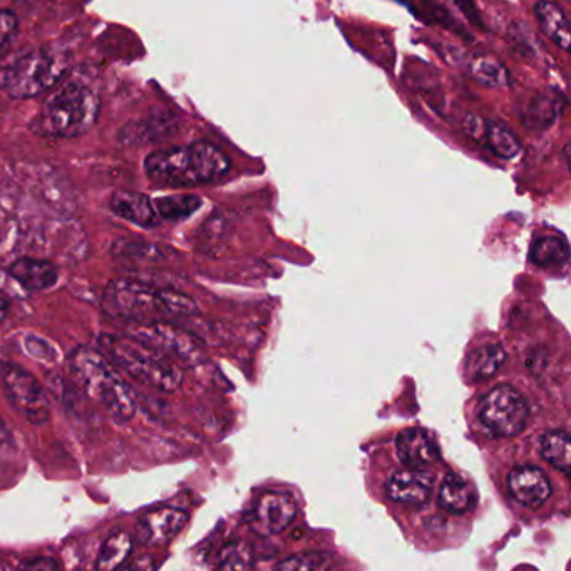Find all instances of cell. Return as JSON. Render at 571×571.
<instances>
[{
	"mask_svg": "<svg viewBox=\"0 0 571 571\" xmlns=\"http://www.w3.org/2000/svg\"><path fill=\"white\" fill-rule=\"evenodd\" d=\"M103 309L109 317L133 324L166 322L170 317L198 314V305L188 295L128 278L108 283L103 294Z\"/></svg>",
	"mask_w": 571,
	"mask_h": 571,
	"instance_id": "obj_1",
	"label": "cell"
},
{
	"mask_svg": "<svg viewBox=\"0 0 571 571\" xmlns=\"http://www.w3.org/2000/svg\"><path fill=\"white\" fill-rule=\"evenodd\" d=\"M146 176L165 188H188L220 180L230 170V160L220 148L208 141L153 151L146 156Z\"/></svg>",
	"mask_w": 571,
	"mask_h": 571,
	"instance_id": "obj_2",
	"label": "cell"
},
{
	"mask_svg": "<svg viewBox=\"0 0 571 571\" xmlns=\"http://www.w3.org/2000/svg\"><path fill=\"white\" fill-rule=\"evenodd\" d=\"M101 96L83 79H64L52 89L34 119V129L51 138H78L98 123Z\"/></svg>",
	"mask_w": 571,
	"mask_h": 571,
	"instance_id": "obj_3",
	"label": "cell"
},
{
	"mask_svg": "<svg viewBox=\"0 0 571 571\" xmlns=\"http://www.w3.org/2000/svg\"><path fill=\"white\" fill-rule=\"evenodd\" d=\"M69 369L86 394L116 421H129L138 411L133 387L99 350L78 347L69 355Z\"/></svg>",
	"mask_w": 571,
	"mask_h": 571,
	"instance_id": "obj_4",
	"label": "cell"
},
{
	"mask_svg": "<svg viewBox=\"0 0 571 571\" xmlns=\"http://www.w3.org/2000/svg\"><path fill=\"white\" fill-rule=\"evenodd\" d=\"M99 347L118 371L126 372L145 386L175 392L183 384V372L176 362L131 335L103 334L99 337Z\"/></svg>",
	"mask_w": 571,
	"mask_h": 571,
	"instance_id": "obj_5",
	"label": "cell"
},
{
	"mask_svg": "<svg viewBox=\"0 0 571 571\" xmlns=\"http://www.w3.org/2000/svg\"><path fill=\"white\" fill-rule=\"evenodd\" d=\"M73 57L56 46H41L24 52L0 76V88L14 99L37 98L51 93L67 78Z\"/></svg>",
	"mask_w": 571,
	"mask_h": 571,
	"instance_id": "obj_6",
	"label": "cell"
},
{
	"mask_svg": "<svg viewBox=\"0 0 571 571\" xmlns=\"http://www.w3.org/2000/svg\"><path fill=\"white\" fill-rule=\"evenodd\" d=\"M479 419L494 436L511 438L525 429L530 407L511 386L494 387L479 402Z\"/></svg>",
	"mask_w": 571,
	"mask_h": 571,
	"instance_id": "obj_7",
	"label": "cell"
},
{
	"mask_svg": "<svg viewBox=\"0 0 571 571\" xmlns=\"http://www.w3.org/2000/svg\"><path fill=\"white\" fill-rule=\"evenodd\" d=\"M131 337L150 345L173 362L178 361L185 366H196L203 361V349H201L200 342L171 322L134 324Z\"/></svg>",
	"mask_w": 571,
	"mask_h": 571,
	"instance_id": "obj_8",
	"label": "cell"
},
{
	"mask_svg": "<svg viewBox=\"0 0 571 571\" xmlns=\"http://www.w3.org/2000/svg\"><path fill=\"white\" fill-rule=\"evenodd\" d=\"M0 377L17 411L32 424H44L49 419L46 392L31 372L12 362L0 364Z\"/></svg>",
	"mask_w": 571,
	"mask_h": 571,
	"instance_id": "obj_9",
	"label": "cell"
},
{
	"mask_svg": "<svg viewBox=\"0 0 571 571\" xmlns=\"http://www.w3.org/2000/svg\"><path fill=\"white\" fill-rule=\"evenodd\" d=\"M297 503L294 496L280 491L263 493L253 511V526L262 535H277L294 521Z\"/></svg>",
	"mask_w": 571,
	"mask_h": 571,
	"instance_id": "obj_10",
	"label": "cell"
},
{
	"mask_svg": "<svg viewBox=\"0 0 571 571\" xmlns=\"http://www.w3.org/2000/svg\"><path fill=\"white\" fill-rule=\"evenodd\" d=\"M508 488L520 505L536 510L551 496V483L545 471L536 466H520L508 476Z\"/></svg>",
	"mask_w": 571,
	"mask_h": 571,
	"instance_id": "obj_11",
	"label": "cell"
},
{
	"mask_svg": "<svg viewBox=\"0 0 571 571\" xmlns=\"http://www.w3.org/2000/svg\"><path fill=\"white\" fill-rule=\"evenodd\" d=\"M190 516L178 508L151 511L139 521L138 540L143 545H166L185 528Z\"/></svg>",
	"mask_w": 571,
	"mask_h": 571,
	"instance_id": "obj_12",
	"label": "cell"
},
{
	"mask_svg": "<svg viewBox=\"0 0 571 571\" xmlns=\"http://www.w3.org/2000/svg\"><path fill=\"white\" fill-rule=\"evenodd\" d=\"M434 479L421 469H404L387 479L386 491L389 498L409 506L426 505L433 493Z\"/></svg>",
	"mask_w": 571,
	"mask_h": 571,
	"instance_id": "obj_13",
	"label": "cell"
},
{
	"mask_svg": "<svg viewBox=\"0 0 571 571\" xmlns=\"http://www.w3.org/2000/svg\"><path fill=\"white\" fill-rule=\"evenodd\" d=\"M109 208L114 215L133 223L136 227L155 228L160 225V218L156 215L155 205L150 196L138 191L118 190L109 198Z\"/></svg>",
	"mask_w": 571,
	"mask_h": 571,
	"instance_id": "obj_14",
	"label": "cell"
},
{
	"mask_svg": "<svg viewBox=\"0 0 571 571\" xmlns=\"http://www.w3.org/2000/svg\"><path fill=\"white\" fill-rule=\"evenodd\" d=\"M397 458L409 469H422L438 459L439 451L433 436L421 429L411 427L402 431L396 441Z\"/></svg>",
	"mask_w": 571,
	"mask_h": 571,
	"instance_id": "obj_15",
	"label": "cell"
},
{
	"mask_svg": "<svg viewBox=\"0 0 571 571\" xmlns=\"http://www.w3.org/2000/svg\"><path fill=\"white\" fill-rule=\"evenodd\" d=\"M7 273L27 292H44L52 289L59 280V268L37 258H19L7 268Z\"/></svg>",
	"mask_w": 571,
	"mask_h": 571,
	"instance_id": "obj_16",
	"label": "cell"
},
{
	"mask_svg": "<svg viewBox=\"0 0 571 571\" xmlns=\"http://www.w3.org/2000/svg\"><path fill=\"white\" fill-rule=\"evenodd\" d=\"M535 14L545 36L563 51H570L571 26L565 9L555 2H540L535 6Z\"/></svg>",
	"mask_w": 571,
	"mask_h": 571,
	"instance_id": "obj_17",
	"label": "cell"
},
{
	"mask_svg": "<svg viewBox=\"0 0 571 571\" xmlns=\"http://www.w3.org/2000/svg\"><path fill=\"white\" fill-rule=\"evenodd\" d=\"M478 501V493L474 484L458 474H449L439 489V505L451 513H468Z\"/></svg>",
	"mask_w": 571,
	"mask_h": 571,
	"instance_id": "obj_18",
	"label": "cell"
},
{
	"mask_svg": "<svg viewBox=\"0 0 571 571\" xmlns=\"http://www.w3.org/2000/svg\"><path fill=\"white\" fill-rule=\"evenodd\" d=\"M506 352L499 344H486L473 350L466 359V376L474 382L486 381L503 367Z\"/></svg>",
	"mask_w": 571,
	"mask_h": 571,
	"instance_id": "obj_19",
	"label": "cell"
},
{
	"mask_svg": "<svg viewBox=\"0 0 571 571\" xmlns=\"http://www.w3.org/2000/svg\"><path fill=\"white\" fill-rule=\"evenodd\" d=\"M153 205H155L156 215L160 220L181 222L200 210L203 200L200 196L191 195V193H176V195L155 198Z\"/></svg>",
	"mask_w": 571,
	"mask_h": 571,
	"instance_id": "obj_20",
	"label": "cell"
},
{
	"mask_svg": "<svg viewBox=\"0 0 571 571\" xmlns=\"http://www.w3.org/2000/svg\"><path fill=\"white\" fill-rule=\"evenodd\" d=\"M133 551V538L126 531H116L104 541L94 571H119Z\"/></svg>",
	"mask_w": 571,
	"mask_h": 571,
	"instance_id": "obj_21",
	"label": "cell"
},
{
	"mask_svg": "<svg viewBox=\"0 0 571 571\" xmlns=\"http://www.w3.org/2000/svg\"><path fill=\"white\" fill-rule=\"evenodd\" d=\"M570 258V247L565 238L548 235L538 238L530 250V260L536 267L558 268L563 267Z\"/></svg>",
	"mask_w": 571,
	"mask_h": 571,
	"instance_id": "obj_22",
	"label": "cell"
},
{
	"mask_svg": "<svg viewBox=\"0 0 571 571\" xmlns=\"http://www.w3.org/2000/svg\"><path fill=\"white\" fill-rule=\"evenodd\" d=\"M483 138L489 150L501 160H513L520 155V139L505 124L496 121L484 124Z\"/></svg>",
	"mask_w": 571,
	"mask_h": 571,
	"instance_id": "obj_23",
	"label": "cell"
},
{
	"mask_svg": "<svg viewBox=\"0 0 571 571\" xmlns=\"http://www.w3.org/2000/svg\"><path fill=\"white\" fill-rule=\"evenodd\" d=\"M469 73L479 84L488 88H505L510 83V73L505 64L493 56H476L469 62Z\"/></svg>",
	"mask_w": 571,
	"mask_h": 571,
	"instance_id": "obj_24",
	"label": "cell"
},
{
	"mask_svg": "<svg viewBox=\"0 0 571 571\" xmlns=\"http://www.w3.org/2000/svg\"><path fill=\"white\" fill-rule=\"evenodd\" d=\"M570 449V436L565 431H551L541 438V456L565 474H570Z\"/></svg>",
	"mask_w": 571,
	"mask_h": 571,
	"instance_id": "obj_25",
	"label": "cell"
},
{
	"mask_svg": "<svg viewBox=\"0 0 571 571\" xmlns=\"http://www.w3.org/2000/svg\"><path fill=\"white\" fill-rule=\"evenodd\" d=\"M255 565V556L247 543L233 541L228 543L218 555V571H252Z\"/></svg>",
	"mask_w": 571,
	"mask_h": 571,
	"instance_id": "obj_26",
	"label": "cell"
},
{
	"mask_svg": "<svg viewBox=\"0 0 571 571\" xmlns=\"http://www.w3.org/2000/svg\"><path fill=\"white\" fill-rule=\"evenodd\" d=\"M332 555L325 551H309L300 555L290 556L278 563L275 571H330L332 570Z\"/></svg>",
	"mask_w": 571,
	"mask_h": 571,
	"instance_id": "obj_27",
	"label": "cell"
},
{
	"mask_svg": "<svg viewBox=\"0 0 571 571\" xmlns=\"http://www.w3.org/2000/svg\"><path fill=\"white\" fill-rule=\"evenodd\" d=\"M556 118L555 106L548 99L540 98L531 104L526 116V124H530L533 128H546L553 123Z\"/></svg>",
	"mask_w": 571,
	"mask_h": 571,
	"instance_id": "obj_28",
	"label": "cell"
},
{
	"mask_svg": "<svg viewBox=\"0 0 571 571\" xmlns=\"http://www.w3.org/2000/svg\"><path fill=\"white\" fill-rule=\"evenodd\" d=\"M19 19L12 11H0V56L16 41Z\"/></svg>",
	"mask_w": 571,
	"mask_h": 571,
	"instance_id": "obj_29",
	"label": "cell"
},
{
	"mask_svg": "<svg viewBox=\"0 0 571 571\" xmlns=\"http://www.w3.org/2000/svg\"><path fill=\"white\" fill-rule=\"evenodd\" d=\"M26 349L29 354L34 355L36 359H42V361H54L57 357L56 349L49 342L39 339L36 335L27 337Z\"/></svg>",
	"mask_w": 571,
	"mask_h": 571,
	"instance_id": "obj_30",
	"label": "cell"
},
{
	"mask_svg": "<svg viewBox=\"0 0 571 571\" xmlns=\"http://www.w3.org/2000/svg\"><path fill=\"white\" fill-rule=\"evenodd\" d=\"M21 571H64L62 566L54 558L39 556L34 560H29L22 565Z\"/></svg>",
	"mask_w": 571,
	"mask_h": 571,
	"instance_id": "obj_31",
	"label": "cell"
},
{
	"mask_svg": "<svg viewBox=\"0 0 571 571\" xmlns=\"http://www.w3.org/2000/svg\"><path fill=\"white\" fill-rule=\"evenodd\" d=\"M156 563L151 556H139L138 560H134L133 563H129L128 566H124L123 570L119 571H155Z\"/></svg>",
	"mask_w": 571,
	"mask_h": 571,
	"instance_id": "obj_32",
	"label": "cell"
},
{
	"mask_svg": "<svg viewBox=\"0 0 571 571\" xmlns=\"http://www.w3.org/2000/svg\"><path fill=\"white\" fill-rule=\"evenodd\" d=\"M9 310H11V302H9L7 299H4V297H0V325L6 322L7 315H9Z\"/></svg>",
	"mask_w": 571,
	"mask_h": 571,
	"instance_id": "obj_33",
	"label": "cell"
},
{
	"mask_svg": "<svg viewBox=\"0 0 571 571\" xmlns=\"http://www.w3.org/2000/svg\"><path fill=\"white\" fill-rule=\"evenodd\" d=\"M7 438H9V433H7L6 424L0 419V448L4 446Z\"/></svg>",
	"mask_w": 571,
	"mask_h": 571,
	"instance_id": "obj_34",
	"label": "cell"
}]
</instances>
